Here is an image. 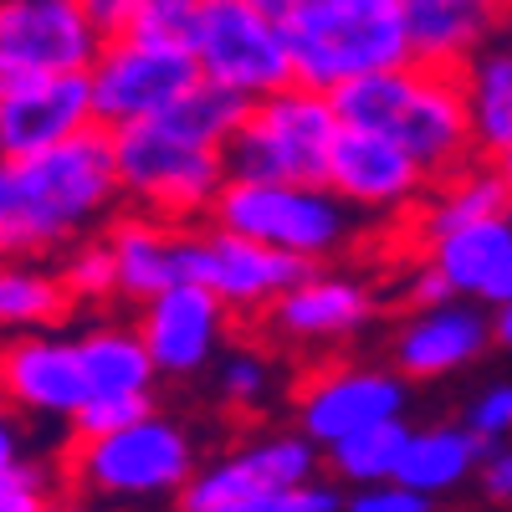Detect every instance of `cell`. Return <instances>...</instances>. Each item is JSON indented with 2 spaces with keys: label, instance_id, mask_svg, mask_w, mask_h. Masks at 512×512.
I'll use <instances>...</instances> for the list:
<instances>
[{
  "label": "cell",
  "instance_id": "d6986e66",
  "mask_svg": "<svg viewBox=\"0 0 512 512\" xmlns=\"http://www.w3.org/2000/svg\"><path fill=\"white\" fill-rule=\"evenodd\" d=\"M405 21L415 67L425 72H466L487 41H497V11L482 0H405Z\"/></svg>",
  "mask_w": 512,
  "mask_h": 512
},
{
  "label": "cell",
  "instance_id": "6da1fadb",
  "mask_svg": "<svg viewBox=\"0 0 512 512\" xmlns=\"http://www.w3.org/2000/svg\"><path fill=\"white\" fill-rule=\"evenodd\" d=\"M123 200L108 128H88L57 149L0 164V251L6 262H41L82 246Z\"/></svg>",
  "mask_w": 512,
  "mask_h": 512
},
{
  "label": "cell",
  "instance_id": "836d02e7",
  "mask_svg": "<svg viewBox=\"0 0 512 512\" xmlns=\"http://www.w3.org/2000/svg\"><path fill=\"white\" fill-rule=\"evenodd\" d=\"M52 477L36 456L0 466V512H52Z\"/></svg>",
  "mask_w": 512,
  "mask_h": 512
},
{
  "label": "cell",
  "instance_id": "60d3db41",
  "mask_svg": "<svg viewBox=\"0 0 512 512\" xmlns=\"http://www.w3.org/2000/svg\"><path fill=\"white\" fill-rule=\"evenodd\" d=\"M512 303V262L502 267V277L492 282V292H487V308H507Z\"/></svg>",
  "mask_w": 512,
  "mask_h": 512
},
{
  "label": "cell",
  "instance_id": "e575fe53",
  "mask_svg": "<svg viewBox=\"0 0 512 512\" xmlns=\"http://www.w3.org/2000/svg\"><path fill=\"white\" fill-rule=\"evenodd\" d=\"M461 425H466V431H472L482 446H507V441H512V379L487 384L482 395L466 400Z\"/></svg>",
  "mask_w": 512,
  "mask_h": 512
},
{
  "label": "cell",
  "instance_id": "4fadbf2b",
  "mask_svg": "<svg viewBox=\"0 0 512 512\" xmlns=\"http://www.w3.org/2000/svg\"><path fill=\"white\" fill-rule=\"evenodd\" d=\"M226 303L216 292H205L195 282H175L159 292L149 308H139V338L159 369V379H195L210 359L221 354L226 338Z\"/></svg>",
  "mask_w": 512,
  "mask_h": 512
},
{
  "label": "cell",
  "instance_id": "9a60e30c",
  "mask_svg": "<svg viewBox=\"0 0 512 512\" xmlns=\"http://www.w3.org/2000/svg\"><path fill=\"white\" fill-rule=\"evenodd\" d=\"M431 175L405 154L400 139L390 134H364V128H344L333 144V159H328V190L344 200L349 210H410Z\"/></svg>",
  "mask_w": 512,
  "mask_h": 512
},
{
  "label": "cell",
  "instance_id": "9c48e42d",
  "mask_svg": "<svg viewBox=\"0 0 512 512\" xmlns=\"http://www.w3.org/2000/svg\"><path fill=\"white\" fill-rule=\"evenodd\" d=\"M108 41L82 0H6L0 6V82L93 77Z\"/></svg>",
  "mask_w": 512,
  "mask_h": 512
},
{
  "label": "cell",
  "instance_id": "44dd1931",
  "mask_svg": "<svg viewBox=\"0 0 512 512\" xmlns=\"http://www.w3.org/2000/svg\"><path fill=\"white\" fill-rule=\"evenodd\" d=\"M492 456V446H482L466 425H415V436H410V451L400 461V487L420 492V497H446L456 487H466L477 472H482V461Z\"/></svg>",
  "mask_w": 512,
  "mask_h": 512
},
{
  "label": "cell",
  "instance_id": "e0dca14e",
  "mask_svg": "<svg viewBox=\"0 0 512 512\" xmlns=\"http://www.w3.org/2000/svg\"><path fill=\"white\" fill-rule=\"evenodd\" d=\"M492 344V313L477 303H451L436 313H410L390 338V359L400 379H446L456 369H472Z\"/></svg>",
  "mask_w": 512,
  "mask_h": 512
},
{
  "label": "cell",
  "instance_id": "d590c367",
  "mask_svg": "<svg viewBox=\"0 0 512 512\" xmlns=\"http://www.w3.org/2000/svg\"><path fill=\"white\" fill-rule=\"evenodd\" d=\"M344 512H436L431 497H420L400 482H384V487H364V492H349Z\"/></svg>",
  "mask_w": 512,
  "mask_h": 512
},
{
  "label": "cell",
  "instance_id": "ba28073f",
  "mask_svg": "<svg viewBox=\"0 0 512 512\" xmlns=\"http://www.w3.org/2000/svg\"><path fill=\"white\" fill-rule=\"evenodd\" d=\"M180 282H195L205 292H216L226 308L251 313V308H277L292 287H303L318 267L282 256L272 246H256L246 236H231L221 226L205 231H180V251H175Z\"/></svg>",
  "mask_w": 512,
  "mask_h": 512
},
{
  "label": "cell",
  "instance_id": "5bb4252c",
  "mask_svg": "<svg viewBox=\"0 0 512 512\" xmlns=\"http://www.w3.org/2000/svg\"><path fill=\"white\" fill-rule=\"evenodd\" d=\"M6 395L16 415L36 420H62L72 425L82 405L93 400L88 369H82L77 333H31L6 344Z\"/></svg>",
  "mask_w": 512,
  "mask_h": 512
},
{
  "label": "cell",
  "instance_id": "3957f363",
  "mask_svg": "<svg viewBox=\"0 0 512 512\" xmlns=\"http://www.w3.org/2000/svg\"><path fill=\"white\" fill-rule=\"evenodd\" d=\"M118 185L134 216H154L175 231H195L200 216H216V205L231 185L226 149H205L175 134L164 118L113 134Z\"/></svg>",
  "mask_w": 512,
  "mask_h": 512
},
{
  "label": "cell",
  "instance_id": "8992f818",
  "mask_svg": "<svg viewBox=\"0 0 512 512\" xmlns=\"http://www.w3.org/2000/svg\"><path fill=\"white\" fill-rule=\"evenodd\" d=\"M210 226L318 267L323 256L344 251L354 241V210L323 185H246V180H231L221 205H216V216H210Z\"/></svg>",
  "mask_w": 512,
  "mask_h": 512
},
{
  "label": "cell",
  "instance_id": "603a6c76",
  "mask_svg": "<svg viewBox=\"0 0 512 512\" xmlns=\"http://www.w3.org/2000/svg\"><path fill=\"white\" fill-rule=\"evenodd\" d=\"M77 349H82V369H88L93 384V400L108 395H154V359L144 349L139 328L128 323H93L77 333Z\"/></svg>",
  "mask_w": 512,
  "mask_h": 512
},
{
  "label": "cell",
  "instance_id": "ab89813d",
  "mask_svg": "<svg viewBox=\"0 0 512 512\" xmlns=\"http://www.w3.org/2000/svg\"><path fill=\"white\" fill-rule=\"evenodd\" d=\"M482 497L512 507V441L507 446H492V456L482 461Z\"/></svg>",
  "mask_w": 512,
  "mask_h": 512
},
{
  "label": "cell",
  "instance_id": "7402d4cb",
  "mask_svg": "<svg viewBox=\"0 0 512 512\" xmlns=\"http://www.w3.org/2000/svg\"><path fill=\"white\" fill-rule=\"evenodd\" d=\"M512 216V190L497 169H461V175L441 180V190L420 210V241L441 246L456 231H472L487 221Z\"/></svg>",
  "mask_w": 512,
  "mask_h": 512
},
{
  "label": "cell",
  "instance_id": "4dcf8cb0",
  "mask_svg": "<svg viewBox=\"0 0 512 512\" xmlns=\"http://www.w3.org/2000/svg\"><path fill=\"white\" fill-rule=\"evenodd\" d=\"M57 272H62V282H67L77 308H103V303L118 297V262H113V251H108L103 236L72 246L57 262Z\"/></svg>",
  "mask_w": 512,
  "mask_h": 512
},
{
  "label": "cell",
  "instance_id": "484cf974",
  "mask_svg": "<svg viewBox=\"0 0 512 512\" xmlns=\"http://www.w3.org/2000/svg\"><path fill=\"white\" fill-rule=\"evenodd\" d=\"M72 292L57 267L47 262H6L0 272V323L11 328V338L31 333H57V323L72 313Z\"/></svg>",
  "mask_w": 512,
  "mask_h": 512
},
{
  "label": "cell",
  "instance_id": "f35d334b",
  "mask_svg": "<svg viewBox=\"0 0 512 512\" xmlns=\"http://www.w3.org/2000/svg\"><path fill=\"white\" fill-rule=\"evenodd\" d=\"M82 6H88V21L98 26V36H103V41H123L139 0H82Z\"/></svg>",
  "mask_w": 512,
  "mask_h": 512
},
{
  "label": "cell",
  "instance_id": "8fae6325",
  "mask_svg": "<svg viewBox=\"0 0 512 512\" xmlns=\"http://www.w3.org/2000/svg\"><path fill=\"white\" fill-rule=\"evenodd\" d=\"M410 379L374 364H333L297 390V431L318 451H333L364 431L405 420Z\"/></svg>",
  "mask_w": 512,
  "mask_h": 512
},
{
  "label": "cell",
  "instance_id": "d6a6232c",
  "mask_svg": "<svg viewBox=\"0 0 512 512\" xmlns=\"http://www.w3.org/2000/svg\"><path fill=\"white\" fill-rule=\"evenodd\" d=\"M216 390H221L226 405L256 410V405L272 395V364L256 354V349H231V354L216 364Z\"/></svg>",
  "mask_w": 512,
  "mask_h": 512
},
{
  "label": "cell",
  "instance_id": "cb8c5ba5",
  "mask_svg": "<svg viewBox=\"0 0 512 512\" xmlns=\"http://www.w3.org/2000/svg\"><path fill=\"white\" fill-rule=\"evenodd\" d=\"M466 108H472L477 149L492 159L512 149V36H497L472 57V67L461 72Z\"/></svg>",
  "mask_w": 512,
  "mask_h": 512
},
{
  "label": "cell",
  "instance_id": "1f68e13d",
  "mask_svg": "<svg viewBox=\"0 0 512 512\" xmlns=\"http://www.w3.org/2000/svg\"><path fill=\"white\" fill-rule=\"evenodd\" d=\"M154 395H108V400H88L82 415L72 420V436L77 441H108V436H123L134 425L154 420Z\"/></svg>",
  "mask_w": 512,
  "mask_h": 512
},
{
  "label": "cell",
  "instance_id": "ee69618b",
  "mask_svg": "<svg viewBox=\"0 0 512 512\" xmlns=\"http://www.w3.org/2000/svg\"><path fill=\"white\" fill-rule=\"evenodd\" d=\"M492 169H497V175L507 180V190H512V149H507V154H497V164H492Z\"/></svg>",
  "mask_w": 512,
  "mask_h": 512
},
{
  "label": "cell",
  "instance_id": "2e32d148",
  "mask_svg": "<svg viewBox=\"0 0 512 512\" xmlns=\"http://www.w3.org/2000/svg\"><path fill=\"white\" fill-rule=\"evenodd\" d=\"M405 144V154L425 169V175H451V169L477 149V128H472V108H466V88L461 72H425L410 93L405 118L395 123V134Z\"/></svg>",
  "mask_w": 512,
  "mask_h": 512
},
{
  "label": "cell",
  "instance_id": "b9f144b4",
  "mask_svg": "<svg viewBox=\"0 0 512 512\" xmlns=\"http://www.w3.org/2000/svg\"><path fill=\"white\" fill-rule=\"evenodd\" d=\"M492 333H497L502 349H512V303L507 308H492Z\"/></svg>",
  "mask_w": 512,
  "mask_h": 512
},
{
  "label": "cell",
  "instance_id": "7bdbcfd3",
  "mask_svg": "<svg viewBox=\"0 0 512 512\" xmlns=\"http://www.w3.org/2000/svg\"><path fill=\"white\" fill-rule=\"evenodd\" d=\"M52 512H108V507H98V502H72V497H62Z\"/></svg>",
  "mask_w": 512,
  "mask_h": 512
},
{
  "label": "cell",
  "instance_id": "f1b7e54d",
  "mask_svg": "<svg viewBox=\"0 0 512 512\" xmlns=\"http://www.w3.org/2000/svg\"><path fill=\"white\" fill-rule=\"evenodd\" d=\"M200 21H205V0H139L123 41L195 57L200 52Z\"/></svg>",
  "mask_w": 512,
  "mask_h": 512
},
{
  "label": "cell",
  "instance_id": "8d00e7d4",
  "mask_svg": "<svg viewBox=\"0 0 512 512\" xmlns=\"http://www.w3.org/2000/svg\"><path fill=\"white\" fill-rule=\"evenodd\" d=\"M405 308L410 313H436V308H451V303H461V297L451 292V282L431 267V262H425V267H415L410 277H405Z\"/></svg>",
  "mask_w": 512,
  "mask_h": 512
},
{
  "label": "cell",
  "instance_id": "d4e9b609",
  "mask_svg": "<svg viewBox=\"0 0 512 512\" xmlns=\"http://www.w3.org/2000/svg\"><path fill=\"white\" fill-rule=\"evenodd\" d=\"M507 262H512V216L472 226V231H456L441 246H431V267L451 282V292L461 303L466 297H482L487 303V292H492V282L502 277Z\"/></svg>",
  "mask_w": 512,
  "mask_h": 512
},
{
  "label": "cell",
  "instance_id": "ffe728a7",
  "mask_svg": "<svg viewBox=\"0 0 512 512\" xmlns=\"http://www.w3.org/2000/svg\"><path fill=\"white\" fill-rule=\"evenodd\" d=\"M113 262H118V297L134 308H149L159 292H169L180 282L175 251H180V231L164 226L154 216H118L103 231Z\"/></svg>",
  "mask_w": 512,
  "mask_h": 512
},
{
  "label": "cell",
  "instance_id": "7c38bea8",
  "mask_svg": "<svg viewBox=\"0 0 512 512\" xmlns=\"http://www.w3.org/2000/svg\"><path fill=\"white\" fill-rule=\"evenodd\" d=\"M98 128L93 77H16L0 82V154L26 159Z\"/></svg>",
  "mask_w": 512,
  "mask_h": 512
},
{
  "label": "cell",
  "instance_id": "5b68a950",
  "mask_svg": "<svg viewBox=\"0 0 512 512\" xmlns=\"http://www.w3.org/2000/svg\"><path fill=\"white\" fill-rule=\"evenodd\" d=\"M72 482L98 502H164L185 497L195 482V436L180 420L154 415L108 441H77L67 456Z\"/></svg>",
  "mask_w": 512,
  "mask_h": 512
},
{
  "label": "cell",
  "instance_id": "74e56055",
  "mask_svg": "<svg viewBox=\"0 0 512 512\" xmlns=\"http://www.w3.org/2000/svg\"><path fill=\"white\" fill-rule=\"evenodd\" d=\"M344 492L328 487V482H313V487H292V492H272L256 512H344Z\"/></svg>",
  "mask_w": 512,
  "mask_h": 512
},
{
  "label": "cell",
  "instance_id": "52a82bcc",
  "mask_svg": "<svg viewBox=\"0 0 512 512\" xmlns=\"http://www.w3.org/2000/svg\"><path fill=\"white\" fill-rule=\"evenodd\" d=\"M200 77L246 103H267L297 88L292 47L277 16V0H205L200 21Z\"/></svg>",
  "mask_w": 512,
  "mask_h": 512
},
{
  "label": "cell",
  "instance_id": "83f0119b",
  "mask_svg": "<svg viewBox=\"0 0 512 512\" xmlns=\"http://www.w3.org/2000/svg\"><path fill=\"white\" fill-rule=\"evenodd\" d=\"M420 82V67H400V72H379L364 82H349L344 93H333V113L344 128H364V134H395V123L410 108V93Z\"/></svg>",
  "mask_w": 512,
  "mask_h": 512
},
{
  "label": "cell",
  "instance_id": "ac0fdd59",
  "mask_svg": "<svg viewBox=\"0 0 512 512\" xmlns=\"http://www.w3.org/2000/svg\"><path fill=\"white\" fill-rule=\"evenodd\" d=\"M267 323L292 344H338V338H354L374 323V292L359 277L318 267L303 287H292L267 313Z\"/></svg>",
  "mask_w": 512,
  "mask_h": 512
},
{
  "label": "cell",
  "instance_id": "30bf717a",
  "mask_svg": "<svg viewBox=\"0 0 512 512\" xmlns=\"http://www.w3.org/2000/svg\"><path fill=\"white\" fill-rule=\"evenodd\" d=\"M200 82H205L200 62L185 52H159V47H139V41H108L93 67L98 128L123 134V128L154 123L169 108H180Z\"/></svg>",
  "mask_w": 512,
  "mask_h": 512
},
{
  "label": "cell",
  "instance_id": "f546056e",
  "mask_svg": "<svg viewBox=\"0 0 512 512\" xmlns=\"http://www.w3.org/2000/svg\"><path fill=\"white\" fill-rule=\"evenodd\" d=\"M241 456L262 472L267 487L292 492V487H313L318 482V446L303 431H267L241 446Z\"/></svg>",
  "mask_w": 512,
  "mask_h": 512
},
{
  "label": "cell",
  "instance_id": "277c9868",
  "mask_svg": "<svg viewBox=\"0 0 512 512\" xmlns=\"http://www.w3.org/2000/svg\"><path fill=\"white\" fill-rule=\"evenodd\" d=\"M344 134L333 113V98L287 88L267 103H256L246 128L231 139L226 164L231 180L246 185H323L328 190V159Z\"/></svg>",
  "mask_w": 512,
  "mask_h": 512
},
{
  "label": "cell",
  "instance_id": "7a4b0ae2",
  "mask_svg": "<svg viewBox=\"0 0 512 512\" xmlns=\"http://www.w3.org/2000/svg\"><path fill=\"white\" fill-rule=\"evenodd\" d=\"M297 88L344 93L349 82L415 67L405 0H277Z\"/></svg>",
  "mask_w": 512,
  "mask_h": 512
},
{
  "label": "cell",
  "instance_id": "4316f807",
  "mask_svg": "<svg viewBox=\"0 0 512 512\" xmlns=\"http://www.w3.org/2000/svg\"><path fill=\"white\" fill-rule=\"evenodd\" d=\"M410 436H415V425L410 420H395V425H379V431H364V436H354L344 446L323 451V461H328V472L338 482H349L354 492L384 487V482L400 477V461L410 451Z\"/></svg>",
  "mask_w": 512,
  "mask_h": 512
}]
</instances>
